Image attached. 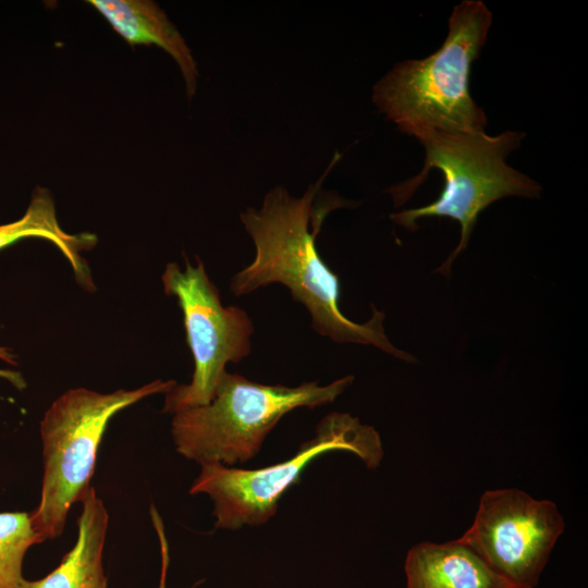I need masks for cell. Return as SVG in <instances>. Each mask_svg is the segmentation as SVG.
<instances>
[{
  "instance_id": "1",
  "label": "cell",
  "mask_w": 588,
  "mask_h": 588,
  "mask_svg": "<svg viewBox=\"0 0 588 588\" xmlns=\"http://www.w3.org/2000/svg\"><path fill=\"white\" fill-rule=\"evenodd\" d=\"M340 158L341 154L336 152L322 176L302 196H292L284 187L275 186L267 193L259 209L248 207L241 213L256 255L250 265L232 277L230 290L241 296L272 283L283 284L293 299L306 307L311 328L321 336L339 343L373 345L405 362H416L387 338L384 313L373 308L372 317L364 323L343 315L339 307V277L318 254L316 236L328 213L336 208L355 206L354 201L329 194L321 206L314 205L323 179Z\"/></svg>"
},
{
  "instance_id": "4",
  "label": "cell",
  "mask_w": 588,
  "mask_h": 588,
  "mask_svg": "<svg viewBox=\"0 0 588 588\" xmlns=\"http://www.w3.org/2000/svg\"><path fill=\"white\" fill-rule=\"evenodd\" d=\"M353 380L346 376L326 385L309 381L286 387L226 372L207 405L173 414L171 434L176 452L198 464L231 467L246 463L258 454L284 415L299 407L332 403Z\"/></svg>"
},
{
  "instance_id": "13",
  "label": "cell",
  "mask_w": 588,
  "mask_h": 588,
  "mask_svg": "<svg viewBox=\"0 0 588 588\" xmlns=\"http://www.w3.org/2000/svg\"><path fill=\"white\" fill-rule=\"evenodd\" d=\"M37 543L29 513H0V588H25L24 558Z\"/></svg>"
},
{
  "instance_id": "7",
  "label": "cell",
  "mask_w": 588,
  "mask_h": 588,
  "mask_svg": "<svg viewBox=\"0 0 588 588\" xmlns=\"http://www.w3.org/2000/svg\"><path fill=\"white\" fill-rule=\"evenodd\" d=\"M161 281L164 293L177 298L194 359L191 382L176 383L166 393L162 411L173 415L212 400L228 372L226 364L240 363L250 354L254 324L244 309L222 305L199 257L196 266L185 259L184 270L176 262L168 264Z\"/></svg>"
},
{
  "instance_id": "10",
  "label": "cell",
  "mask_w": 588,
  "mask_h": 588,
  "mask_svg": "<svg viewBox=\"0 0 588 588\" xmlns=\"http://www.w3.org/2000/svg\"><path fill=\"white\" fill-rule=\"evenodd\" d=\"M112 28L131 46L155 45L177 63L191 98L197 88L198 71L188 46L160 7L148 0H89Z\"/></svg>"
},
{
  "instance_id": "8",
  "label": "cell",
  "mask_w": 588,
  "mask_h": 588,
  "mask_svg": "<svg viewBox=\"0 0 588 588\" xmlns=\"http://www.w3.org/2000/svg\"><path fill=\"white\" fill-rule=\"evenodd\" d=\"M556 505L517 489L486 491L470 528L458 539L513 588H535L564 530Z\"/></svg>"
},
{
  "instance_id": "14",
  "label": "cell",
  "mask_w": 588,
  "mask_h": 588,
  "mask_svg": "<svg viewBox=\"0 0 588 588\" xmlns=\"http://www.w3.org/2000/svg\"><path fill=\"white\" fill-rule=\"evenodd\" d=\"M0 359L8 364L16 365L15 356L7 347L0 346ZM0 378L5 379L19 390H23L26 387L23 376L17 371L0 369Z\"/></svg>"
},
{
  "instance_id": "3",
  "label": "cell",
  "mask_w": 588,
  "mask_h": 588,
  "mask_svg": "<svg viewBox=\"0 0 588 588\" xmlns=\"http://www.w3.org/2000/svg\"><path fill=\"white\" fill-rule=\"evenodd\" d=\"M524 137L523 132L504 131L498 135L429 133L416 138L425 150L424 167L416 176L388 189L395 207L411 198L432 169L443 174L444 184L433 203L393 213L391 219L409 231L418 229L416 222L421 218L445 217L460 223L458 245L436 272L450 275L479 213L492 203L510 196L540 197L541 185L507 163Z\"/></svg>"
},
{
  "instance_id": "5",
  "label": "cell",
  "mask_w": 588,
  "mask_h": 588,
  "mask_svg": "<svg viewBox=\"0 0 588 588\" xmlns=\"http://www.w3.org/2000/svg\"><path fill=\"white\" fill-rule=\"evenodd\" d=\"M175 384L158 379L110 393L76 388L51 403L39 427L44 474L40 499L30 513L38 543L59 537L71 506L89 492L97 453L112 417L143 399L168 393Z\"/></svg>"
},
{
  "instance_id": "2",
  "label": "cell",
  "mask_w": 588,
  "mask_h": 588,
  "mask_svg": "<svg viewBox=\"0 0 588 588\" xmlns=\"http://www.w3.org/2000/svg\"><path fill=\"white\" fill-rule=\"evenodd\" d=\"M492 19L480 0L456 4L437 51L397 63L375 84L372 102L378 111L415 138L429 133H485L488 119L469 84Z\"/></svg>"
},
{
  "instance_id": "9",
  "label": "cell",
  "mask_w": 588,
  "mask_h": 588,
  "mask_svg": "<svg viewBox=\"0 0 588 588\" xmlns=\"http://www.w3.org/2000/svg\"><path fill=\"white\" fill-rule=\"evenodd\" d=\"M407 588H513L458 539L420 542L405 560Z\"/></svg>"
},
{
  "instance_id": "11",
  "label": "cell",
  "mask_w": 588,
  "mask_h": 588,
  "mask_svg": "<svg viewBox=\"0 0 588 588\" xmlns=\"http://www.w3.org/2000/svg\"><path fill=\"white\" fill-rule=\"evenodd\" d=\"M81 503L75 544L53 571L27 580L25 588H107L102 560L109 514L93 487Z\"/></svg>"
},
{
  "instance_id": "12",
  "label": "cell",
  "mask_w": 588,
  "mask_h": 588,
  "mask_svg": "<svg viewBox=\"0 0 588 588\" xmlns=\"http://www.w3.org/2000/svg\"><path fill=\"white\" fill-rule=\"evenodd\" d=\"M27 237H40L54 244L70 262L76 282L95 291L91 271L81 252L90 250L97 236L90 232L70 234L59 224L53 198L48 189L37 187L22 218L0 225V250Z\"/></svg>"
},
{
  "instance_id": "6",
  "label": "cell",
  "mask_w": 588,
  "mask_h": 588,
  "mask_svg": "<svg viewBox=\"0 0 588 588\" xmlns=\"http://www.w3.org/2000/svg\"><path fill=\"white\" fill-rule=\"evenodd\" d=\"M333 451L357 455L369 469L383 457L379 432L357 417L333 412L316 427L314 438L301 444L291 458L257 469H240L219 463H201L191 494L205 493L213 504L215 527L237 530L260 526L277 513L285 492L318 456Z\"/></svg>"
}]
</instances>
